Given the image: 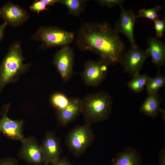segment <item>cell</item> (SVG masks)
<instances>
[{
    "instance_id": "obj_1",
    "label": "cell",
    "mask_w": 165,
    "mask_h": 165,
    "mask_svg": "<svg viewBox=\"0 0 165 165\" xmlns=\"http://www.w3.org/2000/svg\"><path fill=\"white\" fill-rule=\"evenodd\" d=\"M76 44L81 50L97 54L109 67L120 63L126 46L118 33L106 22L83 24Z\"/></svg>"
},
{
    "instance_id": "obj_2",
    "label": "cell",
    "mask_w": 165,
    "mask_h": 165,
    "mask_svg": "<svg viewBox=\"0 0 165 165\" xmlns=\"http://www.w3.org/2000/svg\"><path fill=\"white\" fill-rule=\"evenodd\" d=\"M82 113L85 124L103 122L110 116L112 100L108 92L101 91L87 94L80 99Z\"/></svg>"
},
{
    "instance_id": "obj_3",
    "label": "cell",
    "mask_w": 165,
    "mask_h": 165,
    "mask_svg": "<svg viewBox=\"0 0 165 165\" xmlns=\"http://www.w3.org/2000/svg\"><path fill=\"white\" fill-rule=\"evenodd\" d=\"M20 43H15L10 47L8 52L0 65V91L9 82H14L28 68V64H24Z\"/></svg>"
},
{
    "instance_id": "obj_4",
    "label": "cell",
    "mask_w": 165,
    "mask_h": 165,
    "mask_svg": "<svg viewBox=\"0 0 165 165\" xmlns=\"http://www.w3.org/2000/svg\"><path fill=\"white\" fill-rule=\"evenodd\" d=\"M75 33L57 27H42L34 35V40L42 42L43 48L69 45L75 39Z\"/></svg>"
},
{
    "instance_id": "obj_5",
    "label": "cell",
    "mask_w": 165,
    "mask_h": 165,
    "mask_svg": "<svg viewBox=\"0 0 165 165\" xmlns=\"http://www.w3.org/2000/svg\"><path fill=\"white\" fill-rule=\"evenodd\" d=\"M90 125L77 126L68 134L66 144L70 151L75 157L82 155L93 141L94 136Z\"/></svg>"
},
{
    "instance_id": "obj_6",
    "label": "cell",
    "mask_w": 165,
    "mask_h": 165,
    "mask_svg": "<svg viewBox=\"0 0 165 165\" xmlns=\"http://www.w3.org/2000/svg\"><path fill=\"white\" fill-rule=\"evenodd\" d=\"M149 57L147 49L142 50L137 46H131L129 50L124 52L120 63L123 68L124 72L133 77L140 73L144 62Z\"/></svg>"
},
{
    "instance_id": "obj_7",
    "label": "cell",
    "mask_w": 165,
    "mask_h": 165,
    "mask_svg": "<svg viewBox=\"0 0 165 165\" xmlns=\"http://www.w3.org/2000/svg\"><path fill=\"white\" fill-rule=\"evenodd\" d=\"M109 67L101 59L87 61L81 74L85 84L94 87L98 86L106 78Z\"/></svg>"
},
{
    "instance_id": "obj_8",
    "label": "cell",
    "mask_w": 165,
    "mask_h": 165,
    "mask_svg": "<svg viewBox=\"0 0 165 165\" xmlns=\"http://www.w3.org/2000/svg\"><path fill=\"white\" fill-rule=\"evenodd\" d=\"M74 57L73 50L69 45L61 46L54 56L53 63L64 81H68L74 73Z\"/></svg>"
},
{
    "instance_id": "obj_9",
    "label": "cell",
    "mask_w": 165,
    "mask_h": 165,
    "mask_svg": "<svg viewBox=\"0 0 165 165\" xmlns=\"http://www.w3.org/2000/svg\"><path fill=\"white\" fill-rule=\"evenodd\" d=\"M40 147L45 165L53 164L60 159L62 152L61 142L54 132L46 133Z\"/></svg>"
},
{
    "instance_id": "obj_10",
    "label": "cell",
    "mask_w": 165,
    "mask_h": 165,
    "mask_svg": "<svg viewBox=\"0 0 165 165\" xmlns=\"http://www.w3.org/2000/svg\"><path fill=\"white\" fill-rule=\"evenodd\" d=\"M9 108V105L3 107L0 119V132L9 139L21 141L24 138L23 134L24 122L9 118L7 116Z\"/></svg>"
},
{
    "instance_id": "obj_11",
    "label": "cell",
    "mask_w": 165,
    "mask_h": 165,
    "mask_svg": "<svg viewBox=\"0 0 165 165\" xmlns=\"http://www.w3.org/2000/svg\"><path fill=\"white\" fill-rule=\"evenodd\" d=\"M121 13L119 17L115 23V30L118 33L122 34L128 38L131 46L135 47L134 34V28L135 22L138 18L137 15L131 10L126 9L119 6Z\"/></svg>"
},
{
    "instance_id": "obj_12",
    "label": "cell",
    "mask_w": 165,
    "mask_h": 165,
    "mask_svg": "<svg viewBox=\"0 0 165 165\" xmlns=\"http://www.w3.org/2000/svg\"><path fill=\"white\" fill-rule=\"evenodd\" d=\"M22 146L18 153L20 158L29 164L35 165L43 163L40 145L32 137L24 138L21 141Z\"/></svg>"
},
{
    "instance_id": "obj_13",
    "label": "cell",
    "mask_w": 165,
    "mask_h": 165,
    "mask_svg": "<svg viewBox=\"0 0 165 165\" xmlns=\"http://www.w3.org/2000/svg\"><path fill=\"white\" fill-rule=\"evenodd\" d=\"M28 14L21 7L8 2L0 8V17L7 24L13 27L21 25L28 18Z\"/></svg>"
},
{
    "instance_id": "obj_14",
    "label": "cell",
    "mask_w": 165,
    "mask_h": 165,
    "mask_svg": "<svg viewBox=\"0 0 165 165\" xmlns=\"http://www.w3.org/2000/svg\"><path fill=\"white\" fill-rule=\"evenodd\" d=\"M82 113L80 99L72 97L68 105L64 109L56 111V115L59 125L66 126L74 120Z\"/></svg>"
},
{
    "instance_id": "obj_15",
    "label": "cell",
    "mask_w": 165,
    "mask_h": 165,
    "mask_svg": "<svg viewBox=\"0 0 165 165\" xmlns=\"http://www.w3.org/2000/svg\"><path fill=\"white\" fill-rule=\"evenodd\" d=\"M147 43L148 47L147 50L152 63L158 68L163 66L165 63L164 43L155 37H149Z\"/></svg>"
},
{
    "instance_id": "obj_16",
    "label": "cell",
    "mask_w": 165,
    "mask_h": 165,
    "mask_svg": "<svg viewBox=\"0 0 165 165\" xmlns=\"http://www.w3.org/2000/svg\"><path fill=\"white\" fill-rule=\"evenodd\" d=\"M111 165H142V157L137 149L129 147L117 152Z\"/></svg>"
},
{
    "instance_id": "obj_17",
    "label": "cell",
    "mask_w": 165,
    "mask_h": 165,
    "mask_svg": "<svg viewBox=\"0 0 165 165\" xmlns=\"http://www.w3.org/2000/svg\"><path fill=\"white\" fill-rule=\"evenodd\" d=\"M160 100L157 93L148 95L139 108V112L144 115L154 119L160 112Z\"/></svg>"
},
{
    "instance_id": "obj_18",
    "label": "cell",
    "mask_w": 165,
    "mask_h": 165,
    "mask_svg": "<svg viewBox=\"0 0 165 165\" xmlns=\"http://www.w3.org/2000/svg\"><path fill=\"white\" fill-rule=\"evenodd\" d=\"M165 85V77L160 72L159 69L156 75L150 77L146 85V90L148 95L157 93L159 90Z\"/></svg>"
},
{
    "instance_id": "obj_19",
    "label": "cell",
    "mask_w": 165,
    "mask_h": 165,
    "mask_svg": "<svg viewBox=\"0 0 165 165\" xmlns=\"http://www.w3.org/2000/svg\"><path fill=\"white\" fill-rule=\"evenodd\" d=\"M150 77L146 74H138L132 77V78L127 84V86L133 92L139 93L144 89Z\"/></svg>"
},
{
    "instance_id": "obj_20",
    "label": "cell",
    "mask_w": 165,
    "mask_h": 165,
    "mask_svg": "<svg viewBox=\"0 0 165 165\" xmlns=\"http://www.w3.org/2000/svg\"><path fill=\"white\" fill-rule=\"evenodd\" d=\"M85 0H59V3L63 4L67 8L70 14L76 16H79L81 13L84 10L85 3Z\"/></svg>"
},
{
    "instance_id": "obj_21",
    "label": "cell",
    "mask_w": 165,
    "mask_h": 165,
    "mask_svg": "<svg viewBox=\"0 0 165 165\" xmlns=\"http://www.w3.org/2000/svg\"><path fill=\"white\" fill-rule=\"evenodd\" d=\"M70 99L64 94L57 92L52 94L50 98V102L56 111L62 110L68 105Z\"/></svg>"
},
{
    "instance_id": "obj_22",
    "label": "cell",
    "mask_w": 165,
    "mask_h": 165,
    "mask_svg": "<svg viewBox=\"0 0 165 165\" xmlns=\"http://www.w3.org/2000/svg\"><path fill=\"white\" fill-rule=\"evenodd\" d=\"M162 9V6L160 5H157L150 9H146L143 8L138 10V14L137 15V16L138 18L141 17H145L154 21L159 18V16L157 12Z\"/></svg>"
},
{
    "instance_id": "obj_23",
    "label": "cell",
    "mask_w": 165,
    "mask_h": 165,
    "mask_svg": "<svg viewBox=\"0 0 165 165\" xmlns=\"http://www.w3.org/2000/svg\"><path fill=\"white\" fill-rule=\"evenodd\" d=\"M154 28L156 31V37L161 38L163 35L165 29V20L164 19L159 18L154 20Z\"/></svg>"
},
{
    "instance_id": "obj_24",
    "label": "cell",
    "mask_w": 165,
    "mask_h": 165,
    "mask_svg": "<svg viewBox=\"0 0 165 165\" xmlns=\"http://www.w3.org/2000/svg\"><path fill=\"white\" fill-rule=\"evenodd\" d=\"M95 1L101 6L109 8H112L117 5H122L124 2L123 0H98Z\"/></svg>"
},
{
    "instance_id": "obj_25",
    "label": "cell",
    "mask_w": 165,
    "mask_h": 165,
    "mask_svg": "<svg viewBox=\"0 0 165 165\" xmlns=\"http://www.w3.org/2000/svg\"><path fill=\"white\" fill-rule=\"evenodd\" d=\"M46 6L41 0L35 2L30 7V9L34 12L39 13L40 11L46 10Z\"/></svg>"
},
{
    "instance_id": "obj_26",
    "label": "cell",
    "mask_w": 165,
    "mask_h": 165,
    "mask_svg": "<svg viewBox=\"0 0 165 165\" xmlns=\"http://www.w3.org/2000/svg\"><path fill=\"white\" fill-rule=\"evenodd\" d=\"M0 165H18L17 161L11 158H7L0 160Z\"/></svg>"
},
{
    "instance_id": "obj_27",
    "label": "cell",
    "mask_w": 165,
    "mask_h": 165,
    "mask_svg": "<svg viewBox=\"0 0 165 165\" xmlns=\"http://www.w3.org/2000/svg\"><path fill=\"white\" fill-rule=\"evenodd\" d=\"M53 165H73L65 157L61 158Z\"/></svg>"
},
{
    "instance_id": "obj_28",
    "label": "cell",
    "mask_w": 165,
    "mask_h": 165,
    "mask_svg": "<svg viewBox=\"0 0 165 165\" xmlns=\"http://www.w3.org/2000/svg\"><path fill=\"white\" fill-rule=\"evenodd\" d=\"M159 153V163L158 165H165V148L161 149Z\"/></svg>"
},
{
    "instance_id": "obj_29",
    "label": "cell",
    "mask_w": 165,
    "mask_h": 165,
    "mask_svg": "<svg viewBox=\"0 0 165 165\" xmlns=\"http://www.w3.org/2000/svg\"><path fill=\"white\" fill-rule=\"evenodd\" d=\"M7 25V24L5 22L0 24V42L3 37L5 28Z\"/></svg>"
},
{
    "instance_id": "obj_30",
    "label": "cell",
    "mask_w": 165,
    "mask_h": 165,
    "mask_svg": "<svg viewBox=\"0 0 165 165\" xmlns=\"http://www.w3.org/2000/svg\"><path fill=\"white\" fill-rule=\"evenodd\" d=\"M46 6H50L53 5L55 3L59 2V0H41Z\"/></svg>"
},
{
    "instance_id": "obj_31",
    "label": "cell",
    "mask_w": 165,
    "mask_h": 165,
    "mask_svg": "<svg viewBox=\"0 0 165 165\" xmlns=\"http://www.w3.org/2000/svg\"><path fill=\"white\" fill-rule=\"evenodd\" d=\"M41 165V164H37V165Z\"/></svg>"
}]
</instances>
